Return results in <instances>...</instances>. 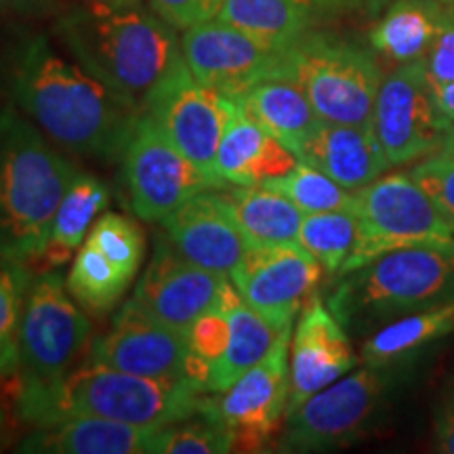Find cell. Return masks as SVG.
I'll return each mask as SVG.
<instances>
[{"mask_svg":"<svg viewBox=\"0 0 454 454\" xmlns=\"http://www.w3.org/2000/svg\"><path fill=\"white\" fill-rule=\"evenodd\" d=\"M0 93L57 147L101 162L122 160L141 114L43 32L0 41Z\"/></svg>","mask_w":454,"mask_h":454,"instance_id":"6da1fadb","label":"cell"},{"mask_svg":"<svg viewBox=\"0 0 454 454\" xmlns=\"http://www.w3.org/2000/svg\"><path fill=\"white\" fill-rule=\"evenodd\" d=\"M55 36L82 67L144 114L147 99L184 64L177 30L139 4L82 0L55 21Z\"/></svg>","mask_w":454,"mask_h":454,"instance_id":"7a4b0ae2","label":"cell"},{"mask_svg":"<svg viewBox=\"0 0 454 454\" xmlns=\"http://www.w3.org/2000/svg\"><path fill=\"white\" fill-rule=\"evenodd\" d=\"M204 394L185 381H158L89 360L53 383H20L17 414L43 427L74 417L160 429L202 412Z\"/></svg>","mask_w":454,"mask_h":454,"instance_id":"3957f363","label":"cell"},{"mask_svg":"<svg viewBox=\"0 0 454 454\" xmlns=\"http://www.w3.org/2000/svg\"><path fill=\"white\" fill-rule=\"evenodd\" d=\"M78 173L30 118L0 110V251L38 263Z\"/></svg>","mask_w":454,"mask_h":454,"instance_id":"277c9868","label":"cell"},{"mask_svg":"<svg viewBox=\"0 0 454 454\" xmlns=\"http://www.w3.org/2000/svg\"><path fill=\"white\" fill-rule=\"evenodd\" d=\"M454 301V242L395 248L339 276L328 309L345 331L366 334Z\"/></svg>","mask_w":454,"mask_h":454,"instance_id":"5b68a950","label":"cell"},{"mask_svg":"<svg viewBox=\"0 0 454 454\" xmlns=\"http://www.w3.org/2000/svg\"><path fill=\"white\" fill-rule=\"evenodd\" d=\"M372 51L354 38L309 30L282 51L278 78L297 84L320 121L372 127L383 81Z\"/></svg>","mask_w":454,"mask_h":454,"instance_id":"8992f818","label":"cell"},{"mask_svg":"<svg viewBox=\"0 0 454 454\" xmlns=\"http://www.w3.org/2000/svg\"><path fill=\"white\" fill-rule=\"evenodd\" d=\"M354 213L356 244L339 276L395 248L454 242L450 227L408 173L379 177L357 190Z\"/></svg>","mask_w":454,"mask_h":454,"instance_id":"52a82bcc","label":"cell"},{"mask_svg":"<svg viewBox=\"0 0 454 454\" xmlns=\"http://www.w3.org/2000/svg\"><path fill=\"white\" fill-rule=\"evenodd\" d=\"M90 322L57 270L32 278L20 331V383L44 385L81 366Z\"/></svg>","mask_w":454,"mask_h":454,"instance_id":"ba28073f","label":"cell"},{"mask_svg":"<svg viewBox=\"0 0 454 454\" xmlns=\"http://www.w3.org/2000/svg\"><path fill=\"white\" fill-rule=\"evenodd\" d=\"M372 129L389 167L454 145V122L442 112L425 59L395 67L379 87Z\"/></svg>","mask_w":454,"mask_h":454,"instance_id":"9c48e42d","label":"cell"},{"mask_svg":"<svg viewBox=\"0 0 454 454\" xmlns=\"http://www.w3.org/2000/svg\"><path fill=\"white\" fill-rule=\"evenodd\" d=\"M387 385V368L364 366L348 372L286 414L280 450L326 452L360 440L381 406Z\"/></svg>","mask_w":454,"mask_h":454,"instance_id":"30bf717a","label":"cell"},{"mask_svg":"<svg viewBox=\"0 0 454 454\" xmlns=\"http://www.w3.org/2000/svg\"><path fill=\"white\" fill-rule=\"evenodd\" d=\"M122 168L130 208L144 221H162L196 194L230 185L204 173L145 114L130 133Z\"/></svg>","mask_w":454,"mask_h":454,"instance_id":"8fae6325","label":"cell"},{"mask_svg":"<svg viewBox=\"0 0 454 454\" xmlns=\"http://www.w3.org/2000/svg\"><path fill=\"white\" fill-rule=\"evenodd\" d=\"M89 360L158 381H185L208 394V371L192 356L187 334L164 325L135 299L116 311L110 331L90 345Z\"/></svg>","mask_w":454,"mask_h":454,"instance_id":"7c38bea8","label":"cell"},{"mask_svg":"<svg viewBox=\"0 0 454 454\" xmlns=\"http://www.w3.org/2000/svg\"><path fill=\"white\" fill-rule=\"evenodd\" d=\"M291 337L284 328L270 354L221 394H207L202 412L223 421L236 450H259L280 427L291 395Z\"/></svg>","mask_w":454,"mask_h":454,"instance_id":"4fadbf2b","label":"cell"},{"mask_svg":"<svg viewBox=\"0 0 454 454\" xmlns=\"http://www.w3.org/2000/svg\"><path fill=\"white\" fill-rule=\"evenodd\" d=\"M231 107L234 99L198 82L184 59L152 93L144 114L204 173L221 179L215 158Z\"/></svg>","mask_w":454,"mask_h":454,"instance_id":"5bb4252c","label":"cell"},{"mask_svg":"<svg viewBox=\"0 0 454 454\" xmlns=\"http://www.w3.org/2000/svg\"><path fill=\"white\" fill-rule=\"evenodd\" d=\"M325 268L301 244L248 248L230 280L244 303L278 328L293 326L294 317L311 299Z\"/></svg>","mask_w":454,"mask_h":454,"instance_id":"9a60e30c","label":"cell"},{"mask_svg":"<svg viewBox=\"0 0 454 454\" xmlns=\"http://www.w3.org/2000/svg\"><path fill=\"white\" fill-rule=\"evenodd\" d=\"M181 51L187 70L204 87L225 98H240L268 78H278L282 53L219 20L202 21L184 30Z\"/></svg>","mask_w":454,"mask_h":454,"instance_id":"2e32d148","label":"cell"},{"mask_svg":"<svg viewBox=\"0 0 454 454\" xmlns=\"http://www.w3.org/2000/svg\"><path fill=\"white\" fill-rule=\"evenodd\" d=\"M225 280V276L190 263L164 238H158L133 299L164 325L187 334L204 311L217 308Z\"/></svg>","mask_w":454,"mask_h":454,"instance_id":"e0dca14e","label":"cell"},{"mask_svg":"<svg viewBox=\"0 0 454 454\" xmlns=\"http://www.w3.org/2000/svg\"><path fill=\"white\" fill-rule=\"evenodd\" d=\"M164 240L190 263L230 278L248 253L230 204L221 190H208L162 219Z\"/></svg>","mask_w":454,"mask_h":454,"instance_id":"ac0fdd59","label":"cell"},{"mask_svg":"<svg viewBox=\"0 0 454 454\" xmlns=\"http://www.w3.org/2000/svg\"><path fill=\"white\" fill-rule=\"evenodd\" d=\"M357 357L343 325L322 299L301 311L291 337V395L288 411L354 371Z\"/></svg>","mask_w":454,"mask_h":454,"instance_id":"d6986e66","label":"cell"},{"mask_svg":"<svg viewBox=\"0 0 454 454\" xmlns=\"http://www.w3.org/2000/svg\"><path fill=\"white\" fill-rule=\"evenodd\" d=\"M297 164V154L271 137L234 99L215 158L219 177L230 185H261L282 177Z\"/></svg>","mask_w":454,"mask_h":454,"instance_id":"ffe728a7","label":"cell"},{"mask_svg":"<svg viewBox=\"0 0 454 454\" xmlns=\"http://www.w3.org/2000/svg\"><path fill=\"white\" fill-rule=\"evenodd\" d=\"M299 160L351 192L362 190L391 168L372 127L325 121L305 144Z\"/></svg>","mask_w":454,"mask_h":454,"instance_id":"44dd1931","label":"cell"},{"mask_svg":"<svg viewBox=\"0 0 454 454\" xmlns=\"http://www.w3.org/2000/svg\"><path fill=\"white\" fill-rule=\"evenodd\" d=\"M156 431L112 419L74 417L34 427L17 450L38 454H154Z\"/></svg>","mask_w":454,"mask_h":454,"instance_id":"7402d4cb","label":"cell"},{"mask_svg":"<svg viewBox=\"0 0 454 454\" xmlns=\"http://www.w3.org/2000/svg\"><path fill=\"white\" fill-rule=\"evenodd\" d=\"M219 305L230 317L231 337L225 356L221 357L217 364H213L211 372H208V394H221L230 385H234L244 372L259 364L270 354V349L274 348L278 337L284 331V328H278L257 314L251 305L244 303V299L236 291L234 284L230 282V278L223 284Z\"/></svg>","mask_w":454,"mask_h":454,"instance_id":"603a6c76","label":"cell"},{"mask_svg":"<svg viewBox=\"0 0 454 454\" xmlns=\"http://www.w3.org/2000/svg\"><path fill=\"white\" fill-rule=\"evenodd\" d=\"M234 99L254 122L293 150L297 158L322 122L303 90L282 78L261 81Z\"/></svg>","mask_w":454,"mask_h":454,"instance_id":"cb8c5ba5","label":"cell"},{"mask_svg":"<svg viewBox=\"0 0 454 454\" xmlns=\"http://www.w3.org/2000/svg\"><path fill=\"white\" fill-rule=\"evenodd\" d=\"M221 194L251 248L299 244L305 213L280 192L268 185H227Z\"/></svg>","mask_w":454,"mask_h":454,"instance_id":"d4e9b609","label":"cell"},{"mask_svg":"<svg viewBox=\"0 0 454 454\" xmlns=\"http://www.w3.org/2000/svg\"><path fill=\"white\" fill-rule=\"evenodd\" d=\"M444 9L440 0H394L372 26L371 47L400 66L425 59L438 36Z\"/></svg>","mask_w":454,"mask_h":454,"instance_id":"484cf974","label":"cell"},{"mask_svg":"<svg viewBox=\"0 0 454 454\" xmlns=\"http://www.w3.org/2000/svg\"><path fill=\"white\" fill-rule=\"evenodd\" d=\"M107 204H110V190L104 181L93 175L78 173L57 208L49 240L44 244L38 263L44 270H57L66 265L82 247L84 238L99 215L106 211Z\"/></svg>","mask_w":454,"mask_h":454,"instance_id":"4316f807","label":"cell"},{"mask_svg":"<svg viewBox=\"0 0 454 454\" xmlns=\"http://www.w3.org/2000/svg\"><path fill=\"white\" fill-rule=\"evenodd\" d=\"M215 20L234 26L276 53L293 47L317 24L294 0H223Z\"/></svg>","mask_w":454,"mask_h":454,"instance_id":"83f0119b","label":"cell"},{"mask_svg":"<svg viewBox=\"0 0 454 454\" xmlns=\"http://www.w3.org/2000/svg\"><path fill=\"white\" fill-rule=\"evenodd\" d=\"M454 333V301L417 311L374 331L362 345L366 366L389 368Z\"/></svg>","mask_w":454,"mask_h":454,"instance_id":"f1b7e54d","label":"cell"},{"mask_svg":"<svg viewBox=\"0 0 454 454\" xmlns=\"http://www.w3.org/2000/svg\"><path fill=\"white\" fill-rule=\"evenodd\" d=\"M133 280L135 278L112 263L93 242L84 238L82 247L72 259L66 286L84 311L106 314L116 308Z\"/></svg>","mask_w":454,"mask_h":454,"instance_id":"f546056e","label":"cell"},{"mask_svg":"<svg viewBox=\"0 0 454 454\" xmlns=\"http://www.w3.org/2000/svg\"><path fill=\"white\" fill-rule=\"evenodd\" d=\"M32 278L27 261L0 251V381L20 372V331Z\"/></svg>","mask_w":454,"mask_h":454,"instance_id":"4dcf8cb0","label":"cell"},{"mask_svg":"<svg viewBox=\"0 0 454 454\" xmlns=\"http://www.w3.org/2000/svg\"><path fill=\"white\" fill-rule=\"evenodd\" d=\"M357 219L351 211L305 213L299 230V244L320 261L326 274L339 276L354 251Z\"/></svg>","mask_w":454,"mask_h":454,"instance_id":"1f68e13d","label":"cell"},{"mask_svg":"<svg viewBox=\"0 0 454 454\" xmlns=\"http://www.w3.org/2000/svg\"><path fill=\"white\" fill-rule=\"evenodd\" d=\"M271 190L280 192L303 213H326V211H351L356 208V192L339 185L308 162H301L282 177L265 181Z\"/></svg>","mask_w":454,"mask_h":454,"instance_id":"d6a6232c","label":"cell"},{"mask_svg":"<svg viewBox=\"0 0 454 454\" xmlns=\"http://www.w3.org/2000/svg\"><path fill=\"white\" fill-rule=\"evenodd\" d=\"M234 450V431L207 412L160 427L154 438V454H227Z\"/></svg>","mask_w":454,"mask_h":454,"instance_id":"836d02e7","label":"cell"},{"mask_svg":"<svg viewBox=\"0 0 454 454\" xmlns=\"http://www.w3.org/2000/svg\"><path fill=\"white\" fill-rule=\"evenodd\" d=\"M87 240L93 242L112 263L127 271L130 278L137 276L144 263L145 238L133 219L121 213H104L90 227Z\"/></svg>","mask_w":454,"mask_h":454,"instance_id":"e575fe53","label":"cell"},{"mask_svg":"<svg viewBox=\"0 0 454 454\" xmlns=\"http://www.w3.org/2000/svg\"><path fill=\"white\" fill-rule=\"evenodd\" d=\"M408 175L434 202L435 211L454 234V145L421 158Z\"/></svg>","mask_w":454,"mask_h":454,"instance_id":"d590c367","label":"cell"},{"mask_svg":"<svg viewBox=\"0 0 454 454\" xmlns=\"http://www.w3.org/2000/svg\"><path fill=\"white\" fill-rule=\"evenodd\" d=\"M231 326L225 309L217 303V308L204 311L194 325L187 331V343H190L192 356L211 372L213 364H217L225 356L230 345ZM208 383V381H207Z\"/></svg>","mask_w":454,"mask_h":454,"instance_id":"8d00e7d4","label":"cell"},{"mask_svg":"<svg viewBox=\"0 0 454 454\" xmlns=\"http://www.w3.org/2000/svg\"><path fill=\"white\" fill-rule=\"evenodd\" d=\"M223 0H147L150 9L160 15L175 30L211 21L217 17Z\"/></svg>","mask_w":454,"mask_h":454,"instance_id":"74e56055","label":"cell"},{"mask_svg":"<svg viewBox=\"0 0 454 454\" xmlns=\"http://www.w3.org/2000/svg\"><path fill=\"white\" fill-rule=\"evenodd\" d=\"M425 66H427L431 82H454V7L450 4H446L438 36L425 57Z\"/></svg>","mask_w":454,"mask_h":454,"instance_id":"f35d334b","label":"cell"},{"mask_svg":"<svg viewBox=\"0 0 454 454\" xmlns=\"http://www.w3.org/2000/svg\"><path fill=\"white\" fill-rule=\"evenodd\" d=\"M435 444L440 452L454 454V394L440 411L438 421H435Z\"/></svg>","mask_w":454,"mask_h":454,"instance_id":"ab89813d","label":"cell"},{"mask_svg":"<svg viewBox=\"0 0 454 454\" xmlns=\"http://www.w3.org/2000/svg\"><path fill=\"white\" fill-rule=\"evenodd\" d=\"M394 0H334L339 13H356L366 20H377Z\"/></svg>","mask_w":454,"mask_h":454,"instance_id":"60d3db41","label":"cell"},{"mask_svg":"<svg viewBox=\"0 0 454 454\" xmlns=\"http://www.w3.org/2000/svg\"><path fill=\"white\" fill-rule=\"evenodd\" d=\"M294 3L301 4L303 9H308L311 15L316 17L317 21L322 20H328V17L337 15V4H334V0H294Z\"/></svg>","mask_w":454,"mask_h":454,"instance_id":"b9f144b4","label":"cell"},{"mask_svg":"<svg viewBox=\"0 0 454 454\" xmlns=\"http://www.w3.org/2000/svg\"><path fill=\"white\" fill-rule=\"evenodd\" d=\"M434 89H435V98H438L442 112H444L446 116L454 122V82H446V84L434 82Z\"/></svg>","mask_w":454,"mask_h":454,"instance_id":"7bdbcfd3","label":"cell"},{"mask_svg":"<svg viewBox=\"0 0 454 454\" xmlns=\"http://www.w3.org/2000/svg\"><path fill=\"white\" fill-rule=\"evenodd\" d=\"M38 4H44V0H0V13L3 11H30Z\"/></svg>","mask_w":454,"mask_h":454,"instance_id":"ee69618b","label":"cell"},{"mask_svg":"<svg viewBox=\"0 0 454 454\" xmlns=\"http://www.w3.org/2000/svg\"><path fill=\"white\" fill-rule=\"evenodd\" d=\"M95 3L114 4V7H127V4H139V3H144V0H95Z\"/></svg>","mask_w":454,"mask_h":454,"instance_id":"f6af8a7d","label":"cell"},{"mask_svg":"<svg viewBox=\"0 0 454 454\" xmlns=\"http://www.w3.org/2000/svg\"><path fill=\"white\" fill-rule=\"evenodd\" d=\"M440 3H444V4H450V7H454V0H440Z\"/></svg>","mask_w":454,"mask_h":454,"instance_id":"bcb514c9","label":"cell"}]
</instances>
